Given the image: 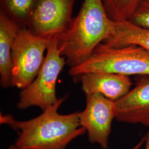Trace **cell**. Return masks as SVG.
Segmentation results:
<instances>
[{"mask_svg": "<svg viewBox=\"0 0 149 149\" xmlns=\"http://www.w3.org/2000/svg\"><path fill=\"white\" fill-rule=\"evenodd\" d=\"M116 119L149 126V76H141L133 88L115 102Z\"/></svg>", "mask_w": 149, "mask_h": 149, "instance_id": "ba28073f", "label": "cell"}, {"mask_svg": "<svg viewBox=\"0 0 149 149\" xmlns=\"http://www.w3.org/2000/svg\"><path fill=\"white\" fill-rule=\"evenodd\" d=\"M74 2V0H36L27 28L39 37H59L71 24Z\"/></svg>", "mask_w": 149, "mask_h": 149, "instance_id": "8992f818", "label": "cell"}, {"mask_svg": "<svg viewBox=\"0 0 149 149\" xmlns=\"http://www.w3.org/2000/svg\"><path fill=\"white\" fill-rule=\"evenodd\" d=\"M145 138V149H149V131L144 136Z\"/></svg>", "mask_w": 149, "mask_h": 149, "instance_id": "2e32d148", "label": "cell"}, {"mask_svg": "<svg viewBox=\"0 0 149 149\" xmlns=\"http://www.w3.org/2000/svg\"><path fill=\"white\" fill-rule=\"evenodd\" d=\"M129 21L138 27L149 30V0L139 7Z\"/></svg>", "mask_w": 149, "mask_h": 149, "instance_id": "5bb4252c", "label": "cell"}, {"mask_svg": "<svg viewBox=\"0 0 149 149\" xmlns=\"http://www.w3.org/2000/svg\"><path fill=\"white\" fill-rule=\"evenodd\" d=\"M49 39L34 34L27 28H21L12 49V86L23 89L36 79L45 57Z\"/></svg>", "mask_w": 149, "mask_h": 149, "instance_id": "5b68a950", "label": "cell"}, {"mask_svg": "<svg viewBox=\"0 0 149 149\" xmlns=\"http://www.w3.org/2000/svg\"><path fill=\"white\" fill-rule=\"evenodd\" d=\"M66 98H60L55 104L30 120L18 121L9 115L1 116V123L19 132L16 146L21 149H66L73 140L85 133V129L80 125L79 112L60 114L58 112Z\"/></svg>", "mask_w": 149, "mask_h": 149, "instance_id": "6da1fadb", "label": "cell"}, {"mask_svg": "<svg viewBox=\"0 0 149 149\" xmlns=\"http://www.w3.org/2000/svg\"><path fill=\"white\" fill-rule=\"evenodd\" d=\"M115 26L102 0H84L69 28L58 38L66 64L71 68L85 62L98 45L111 37Z\"/></svg>", "mask_w": 149, "mask_h": 149, "instance_id": "7a4b0ae2", "label": "cell"}, {"mask_svg": "<svg viewBox=\"0 0 149 149\" xmlns=\"http://www.w3.org/2000/svg\"><path fill=\"white\" fill-rule=\"evenodd\" d=\"M145 144V138L142 139L138 144L135 145L132 149H142V146H143V145Z\"/></svg>", "mask_w": 149, "mask_h": 149, "instance_id": "9a60e30c", "label": "cell"}, {"mask_svg": "<svg viewBox=\"0 0 149 149\" xmlns=\"http://www.w3.org/2000/svg\"><path fill=\"white\" fill-rule=\"evenodd\" d=\"M86 100L85 109L79 112L80 125L85 129L91 143L107 149L112 122L116 119L115 102L100 94L86 95Z\"/></svg>", "mask_w": 149, "mask_h": 149, "instance_id": "52a82bcc", "label": "cell"}, {"mask_svg": "<svg viewBox=\"0 0 149 149\" xmlns=\"http://www.w3.org/2000/svg\"><path fill=\"white\" fill-rule=\"evenodd\" d=\"M103 72L125 76H149V52L135 45L113 47L101 43L88 59L69 74L76 80L88 72Z\"/></svg>", "mask_w": 149, "mask_h": 149, "instance_id": "3957f363", "label": "cell"}, {"mask_svg": "<svg viewBox=\"0 0 149 149\" xmlns=\"http://www.w3.org/2000/svg\"><path fill=\"white\" fill-rule=\"evenodd\" d=\"M103 43L113 47L135 45L149 52V30L134 25L129 21L116 22L113 35Z\"/></svg>", "mask_w": 149, "mask_h": 149, "instance_id": "8fae6325", "label": "cell"}, {"mask_svg": "<svg viewBox=\"0 0 149 149\" xmlns=\"http://www.w3.org/2000/svg\"><path fill=\"white\" fill-rule=\"evenodd\" d=\"M76 80L81 82L86 96L100 94L114 102L127 94L133 85L129 76L103 72L86 73Z\"/></svg>", "mask_w": 149, "mask_h": 149, "instance_id": "9c48e42d", "label": "cell"}, {"mask_svg": "<svg viewBox=\"0 0 149 149\" xmlns=\"http://www.w3.org/2000/svg\"><path fill=\"white\" fill-rule=\"evenodd\" d=\"M47 50L45 60L37 77L20 92L17 103L19 109L36 106L43 111L59 100L56 94V84L66 59L61 55L58 38L49 39Z\"/></svg>", "mask_w": 149, "mask_h": 149, "instance_id": "277c9868", "label": "cell"}, {"mask_svg": "<svg viewBox=\"0 0 149 149\" xmlns=\"http://www.w3.org/2000/svg\"><path fill=\"white\" fill-rule=\"evenodd\" d=\"M8 149H19V148H18V147H17L16 145H15V144H13V145H10L9 147H8Z\"/></svg>", "mask_w": 149, "mask_h": 149, "instance_id": "e0dca14e", "label": "cell"}, {"mask_svg": "<svg viewBox=\"0 0 149 149\" xmlns=\"http://www.w3.org/2000/svg\"><path fill=\"white\" fill-rule=\"evenodd\" d=\"M35 1L0 0V10L21 28H27Z\"/></svg>", "mask_w": 149, "mask_h": 149, "instance_id": "7c38bea8", "label": "cell"}, {"mask_svg": "<svg viewBox=\"0 0 149 149\" xmlns=\"http://www.w3.org/2000/svg\"><path fill=\"white\" fill-rule=\"evenodd\" d=\"M145 0H102L109 17L114 22L129 21Z\"/></svg>", "mask_w": 149, "mask_h": 149, "instance_id": "4fadbf2b", "label": "cell"}, {"mask_svg": "<svg viewBox=\"0 0 149 149\" xmlns=\"http://www.w3.org/2000/svg\"><path fill=\"white\" fill-rule=\"evenodd\" d=\"M20 28L0 10V82L3 88L12 86V49Z\"/></svg>", "mask_w": 149, "mask_h": 149, "instance_id": "30bf717a", "label": "cell"}]
</instances>
